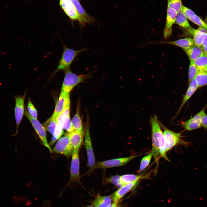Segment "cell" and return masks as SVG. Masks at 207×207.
<instances>
[{"mask_svg":"<svg viewBox=\"0 0 207 207\" xmlns=\"http://www.w3.org/2000/svg\"><path fill=\"white\" fill-rule=\"evenodd\" d=\"M152 155L151 153L144 157L142 159L139 170V173L143 171L149 165Z\"/></svg>","mask_w":207,"mask_h":207,"instance_id":"32","label":"cell"},{"mask_svg":"<svg viewBox=\"0 0 207 207\" xmlns=\"http://www.w3.org/2000/svg\"><path fill=\"white\" fill-rule=\"evenodd\" d=\"M198 88L207 85V74L204 71H198L195 77Z\"/></svg>","mask_w":207,"mask_h":207,"instance_id":"26","label":"cell"},{"mask_svg":"<svg viewBox=\"0 0 207 207\" xmlns=\"http://www.w3.org/2000/svg\"><path fill=\"white\" fill-rule=\"evenodd\" d=\"M190 61H194L197 58L204 54L201 47L195 44L190 47L183 49Z\"/></svg>","mask_w":207,"mask_h":207,"instance_id":"20","label":"cell"},{"mask_svg":"<svg viewBox=\"0 0 207 207\" xmlns=\"http://www.w3.org/2000/svg\"><path fill=\"white\" fill-rule=\"evenodd\" d=\"M25 93L22 96H16L14 97L15 106L14 116L16 124V133L12 136H16L18 132V128L24 113V101L25 98Z\"/></svg>","mask_w":207,"mask_h":207,"instance_id":"9","label":"cell"},{"mask_svg":"<svg viewBox=\"0 0 207 207\" xmlns=\"http://www.w3.org/2000/svg\"><path fill=\"white\" fill-rule=\"evenodd\" d=\"M74 148L71 144L68 134L59 139L52 150V152L66 156L72 155Z\"/></svg>","mask_w":207,"mask_h":207,"instance_id":"5","label":"cell"},{"mask_svg":"<svg viewBox=\"0 0 207 207\" xmlns=\"http://www.w3.org/2000/svg\"><path fill=\"white\" fill-rule=\"evenodd\" d=\"M75 7L79 15L83 25L85 24H92L95 22V20L88 14L83 8L78 0H70Z\"/></svg>","mask_w":207,"mask_h":207,"instance_id":"17","label":"cell"},{"mask_svg":"<svg viewBox=\"0 0 207 207\" xmlns=\"http://www.w3.org/2000/svg\"><path fill=\"white\" fill-rule=\"evenodd\" d=\"M197 29L204 33H207V30L204 28L199 27Z\"/></svg>","mask_w":207,"mask_h":207,"instance_id":"37","label":"cell"},{"mask_svg":"<svg viewBox=\"0 0 207 207\" xmlns=\"http://www.w3.org/2000/svg\"><path fill=\"white\" fill-rule=\"evenodd\" d=\"M152 129V149L150 152L156 162L160 156L166 160H169L166 155V151L163 132L156 115L150 118Z\"/></svg>","mask_w":207,"mask_h":207,"instance_id":"1","label":"cell"},{"mask_svg":"<svg viewBox=\"0 0 207 207\" xmlns=\"http://www.w3.org/2000/svg\"><path fill=\"white\" fill-rule=\"evenodd\" d=\"M205 72L207 73V66L205 70Z\"/></svg>","mask_w":207,"mask_h":207,"instance_id":"42","label":"cell"},{"mask_svg":"<svg viewBox=\"0 0 207 207\" xmlns=\"http://www.w3.org/2000/svg\"><path fill=\"white\" fill-rule=\"evenodd\" d=\"M80 161L79 158V150L74 149L72 154V158L70 168V177L69 182L65 188L71 183L75 182L78 183L81 185L79 174ZM64 190L59 195L60 197L62 194Z\"/></svg>","mask_w":207,"mask_h":207,"instance_id":"4","label":"cell"},{"mask_svg":"<svg viewBox=\"0 0 207 207\" xmlns=\"http://www.w3.org/2000/svg\"><path fill=\"white\" fill-rule=\"evenodd\" d=\"M193 37V40L196 45L200 47L206 33L203 32L197 29H195L191 27L187 28Z\"/></svg>","mask_w":207,"mask_h":207,"instance_id":"24","label":"cell"},{"mask_svg":"<svg viewBox=\"0 0 207 207\" xmlns=\"http://www.w3.org/2000/svg\"><path fill=\"white\" fill-rule=\"evenodd\" d=\"M111 195L102 196L98 194L92 201L94 207H108L111 204Z\"/></svg>","mask_w":207,"mask_h":207,"instance_id":"21","label":"cell"},{"mask_svg":"<svg viewBox=\"0 0 207 207\" xmlns=\"http://www.w3.org/2000/svg\"><path fill=\"white\" fill-rule=\"evenodd\" d=\"M205 108L200 111L181 125L185 129L190 131L199 128L202 126L201 119L206 114L205 112Z\"/></svg>","mask_w":207,"mask_h":207,"instance_id":"13","label":"cell"},{"mask_svg":"<svg viewBox=\"0 0 207 207\" xmlns=\"http://www.w3.org/2000/svg\"><path fill=\"white\" fill-rule=\"evenodd\" d=\"M202 126L205 129L207 128V115L205 114L203 116L201 119Z\"/></svg>","mask_w":207,"mask_h":207,"instance_id":"35","label":"cell"},{"mask_svg":"<svg viewBox=\"0 0 207 207\" xmlns=\"http://www.w3.org/2000/svg\"><path fill=\"white\" fill-rule=\"evenodd\" d=\"M197 72L198 70L194 62L190 61L188 72L189 84L195 78Z\"/></svg>","mask_w":207,"mask_h":207,"instance_id":"33","label":"cell"},{"mask_svg":"<svg viewBox=\"0 0 207 207\" xmlns=\"http://www.w3.org/2000/svg\"><path fill=\"white\" fill-rule=\"evenodd\" d=\"M168 7L174 9L177 13L181 10L183 6L182 0H167Z\"/></svg>","mask_w":207,"mask_h":207,"instance_id":"30","label":"cell"},{"mask_svg":"<svg viewBox=\"0 0 207 207\" xmlns=\"http://www.w3.org/2000/svg\"><path fill=\"white\" fill-rule=\"evenodd\" d=\"M70 141L74 150H79L83 141V135L74 130L68 133Z\"/></svg>","mask_w":207,"mask_h":207,"instance_id":"19","label":"cell"},{"mask_svg":"<svg viewBox=\"0 0 207 207\" xmlns=\"http://www.w3.org/2000/svg\"><path fill=\"white\" fill-rule=\"evenodd\" d=\"M139 180H136L125 184L115 192L111 195L114 202L118 203L119 201L129 191L136 186Z\"/></svg>","mask_w":207,"mask_h":207,"instance_id":"15","label":"cell"},{"mask_svg":"<svg viewBox=\"0 0 207 207\" xmlns=\"http://www.w3.org/2000/svg\"><path fill=\"white\" fill-rule=\"evenodd\" d=\"M198 71H205L207 66V56L204 54L194 61Z\"/></svg>","mask_w":207,"mask_h":207,"instance_id":"27","label":"cell"},{"mask_svg":"<svg viewBox=\"0 0 207 207\" xmlns=\"http://www.w3.org/2000/svg\"><path fill=\"white\" fill-rule=\"evenodd\" d=\"M177 13L173 9L168 7L166 26L164 31V36L165 38L169 37L172 34V26L175 22Z\"/></svg>","mask_w":207,"mask_h":207,"instance_id":"16","label":"cell"},{"mask_svg":"<svg viewBox=\"0 0 207 207\" xmlns=\"http://www.w3.org/2000/svg\"><path fill=\"white\" fill-rule=\"evenodd\" d=\"M80 102H78L76 113L73 116L71 122L74 130L83 135L82 120L80 115Z\"/></svg>","mask_w":207,"mask_h":207,"instance_id":"22","label":"cell"},{"mask_svg":"<svg viewBox=\"0 0 207 207\" xmlns=\"http://www.w3.org/2000/svg\"><path fill=\"white\" fill-rule=\"evenodd\" d=\"M60 4L65 13L72 20L78 21L83 25L81 18L70 0H60Z\"/></svg>","mask_w":207,"mask_h":207,"instance_id":"12","label":"cell"},{"mask_svg":"<svg viewBox=\"0 0 207 207\" xmlns=\"http://www.w3.org/2000/svg\"><path fill=\"white\" fill-rule=\"evenodd\" d=\"M118 204V203L114 202L108 207H116Z\"/></svg>","mask_w":207,"mask_h":207,"instance_id":"39","label":"cell"},{"mask_svg":"<svg viewBox=\"0 0 207 207\" xmlns=\"http://www.w3.org/2000/svg\"><path fill=\"white\" fill-rule=\"evenodd\" d=\"M165 43L175 45L183 49L189 48L195 44L193 39L190 37L183 38L174 41L165 42Z\"/></svg>","mask_w":207,"mask_h":207,"instance_id":"23","label":"cell"},{"mask_svg":"<svg viewBox=\"0 0 207 207\" xmlns=\"http://www.w3.org/2000/svg\"><path fill=\"white\" fill-rule=\"evenodd\" d=\"M63 49L61 58L53 75L60 70L64 71L70 68V66L77 55L80 53L86 50V48L76 50L68 48L63 44Z\"/></svg>","mask_w":207,"mask_h":207,"instance_id":"3","label":"cell"},{"mask_svg":"<svg viewBox=\"0 0 207 207\" xmlns=\"http://www.w3.org/2000/svg\"><path fill=\"white\" fill-rule=\"evenodd\" d=\"M175 22L183 28L187 29L191 28L187 18L181 10L177 13Z\"/></svg>","mask_w":207,"mask_h":207,"instance_id":"25","label":"cell"},{"mask_svg":"<svg viewBox=\"0 0 207 207\" xmlns=\"http://www.w3.org/2000/svg\"><path fill=\"white\" fill-rule=\"evenodd\" d=\"M193 23L207 30V24L199 16L194 13L189 19Z\"/></svg>","mask_w":207,"mask_h":207,"instance_id":"31","label":"cell"},{"mask_svg":"<svg viewBox=\"0 0 207 207\" xmlns=\"http://www.w3.org/2000/svg\"><path fill=\"white\" fill-rule=\"evenodd\" d=\"M84 207H94L92 205H90Z\"/></svg>","mask_w":207,"mask_h":207,"instance_id":"40","label":"cell"},{"mask_svg":"<svg viewBox=\"0 0 207 207\" xmlns=\"http://www.w3.org/2000/svg\"><path fill=\"white\" fill-rule=\"evenodd\" d=\"M142 177V175H138L132 174H125L120 176V181L124 185L136 180H139Z\"/></svg>","mask_w":207,"mask_h":207,"instance_id":"28","label":"cell"},{"mask_svg":"<svg viewBox=\"0 0 207 207\" xmlns=\"http://www.w3.org/2000/svg\"><path fill=\"white\" fill-rule=\"evenodd\" d=\"M70 101L64 110L57 117L56 120L57 124L68 133L74 129L73 127L70 117Z\"/></svg>","mask_w":207,"mask_h":207,"instance_id":"10","label":"cell"},{"mask_svg":"<svg viewBox=\"0 0 207 207\" xmlns=\"http://www.w3.org/2000/svg\"><path fill=\"white\" fill-rule=\"evenodd\" d=\"M70 94L64 95L60 94L53 113L48 120L56 119L58 116L64 110L69 102L70 101Z\"/></svg>","mask_w":207,"mask_h":207,"instance_id":"14","label":"cell"},{"mask_svg":"<svg viewBox=\"0 0 207 207\" xmlns=\"http://www.w3.org/2000/svg\"><path fill=\"white\" fill-rule=\"evenodd\" d=\"M120 176L116 175L109 177L105 178L104 182L105 183L112 184L117 188H120L123 185L121 183L120 179Z\"/></svg>","mask_w":207,"mask_h":207,"instance_id":"29","label":"cell"},{"mask_svg":"<svg viewBox=\"0 0 207 207\" xmlns=\"http://www.w3.org/2000/svg\"><path fill=\"white\" fill-rule=\"evenodd\" d=\"M27 112L30 115L32 118L37 119L38 114L37 110L29 98L27 104Z\"/></svg>","mask_w":207,"mask_h":207,"instance_id":"34","label":"cell"},{"mask_svg":"<svg viewBox=\"0 0 207 207\" xmlns=\"http://www.w3.org/2000/svg\"><path fill=\"white\" fill-rule=\"evenodd\" d=\"M201 48H202V50L203 51L204 53V54H205L207 56V47H202L201 46H200Z\"/></svg>","mask_w":207,"mask_h":207,"instance_id":"38","label":"cell"},{"mask_svg":"<svg viewBox=\"0 0 207 207\" xmlns=\"http://www.w3.org/2000/svg\"><path fill=\"white\" fill-rule=\"evenodd\" d=\"M87 120L86 128L84 145L87 153V164L88 167L91 169L93 168L95 165V156L92 147L89 133V126L88 120Z\"/></svg>","mask_w":207,"mask_h":207,"instance_id":"8","label":"cell"},{"mask_svg":"<svg viewBox=\"0 0 207 207\" xmlns=\"http://www.w3.org/2000/svg\"><path fill=\"white\" fill-rule=\"evenodd\" d=\"M138 155L114 158L98 162L91 170L97 168L106 169L109 168L123 166L133 160Z\"/></svg>","mask_w":207,"mask_h":207,"instance_id":"6","label":"cell"},{"mask_svg":"<svg viewBox=\"0 0 207 207\" xmlns=\"http://www.w3.org/2000/svg\"><path fill=\"white\" fill-rule=\"evenodd\" d=\"M198 88L195 78H194L189 83L188 87L184 95L180 106L176 114L173 117V119L175 118L177 116L183 107L193 95Z\"/></svg>","mask_w":207,"mask_h":207,"instance_id":"18","label":"cell"},{"mask_svg":"<svg viewBox=\"0 0 207 207\" xmlns=\"http://www.w3.org/2000/svg\"><path fill=\"white\" fill-rule=\"evenodd\" d=\"M121 205L120 204H118V205L116 207H121Z\"/></svg>","mask_w":207,"mask_h":207,"instance_id":"41","label":"cell"},{"mask_svg":"<svg viewBox=\"0 0 207 207\" xmlns=\"http://www.w3.org/2000/svg\"><path fill=\"white\" fill-rule=\"evenodd\" d=\"M202 47H207V33H206L203 40L202 45Z\"/></svg>","mask_w":207,"mask_h":207,"instance_id":"36","label":"cell"},{"mask_svg":"<svg viewBox=\"0 0 207 207\" xmlns=\"http://www.w3.org/2000/svg\"><path fill=\"white\" fill-rule=\"evenodd\" d=\"M65 76L62 84L60 94H67L79 83L85 79L91 78L92 72L85 75H77L73 73L70 68L64 71Z\"/></svg>","mask_w":207,"mask_h":207,"instance_id":"2","label":"cell"},{"mask_svg":"<svg viewBox=\"0 0 207 207\" xmlns=\"http://www.w3.org/2000/svg\"><path fill=\"white\" fill-rule=\"evenodd\" d=\"M24 115L28 119L34 128L44 145L49 150L51 153L52 149L48 143L45 128L37 119L32 117L25 109Z\"/></svg>","mask_w":207,"mask_h":207,"instance_id":"7","label":"cell"},{"mask_svg":"<svg viewBox=\"0 0 207 207\" xmlns=\"http://www.w3.org/2000/svg\"><path fill=\"white\" fill-rule=\"evenodd\" d=\"M166 152L182 142L180 133H176L164 127L163 132Z\"/></svg>","mask_w":207,"mask_h":207,"instance_id":"11","label":"cell"}]
</instances>
